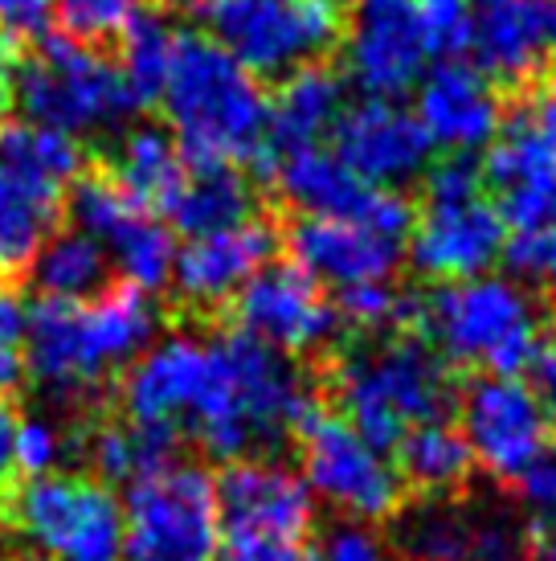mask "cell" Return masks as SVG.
I'll list each match as a JSON object with an SVG mask.
<instances>
[{"label":"cell","mask_w":556,"mask_h":561,"mask_svg":"<svg viewBox=\"0 0 556 561\" xmlns=\"http://www.w3.org/2000/svg\"><path fill=\"white\" fill-rule=\"evenodd\" d=\"M160 107L185 164L266 169L263 82L205 33H176Z\"/></svg>","instance_id":"cell-1"},{"label":"cell","mask_w":556,"mask_h":561,"mask_svg":"<svg viewBox=\"0 0 556 561\" xmlns=\"http://www.w3.org/2000/svg\"><path fill=\"white\" fill-rule=\"evenodd\" d=\"M155 336V304L131 283H111L86 304L37 299L25 324V374L62 398L103 390L131 369Z\"/></svg>","instance_id":"cell-2"},{"label":"cell","mask_w":556,"mask_h":561,"mask_svg":"<svg viewBox=\"0 0 556 561\" xmlns=\"http://www.w3.org/2000/svg\"><path fill=\"white\" fill-rule=\"evenodd\" d=\"M119 398L131 426H160L181 438L193 435L213 459L238 463L254 451L233 374L217 341L169 336L152 344L124 374Z\"/></svg>","instance_id":"cell-3"},{"label":"cell","mask_w":556,"mask_h":561,"mask_svg":"<svg viewBox=\"0 0 556 561\" xmlns=\"http://www.w3.org/2000/svg\"><path fill=\"white\" fill-rule=\"evenodd\" d=\"M340 414L369 447L385 455L414 426L447 422L459 405V381L447 357L417 332H389L344 348L332 365Z\"/></svg>","instance_id":"cell-4"},{"label":"cell","mask_w":556,"mask_h":561,"mask_svg":"<svg viewBox=\"0 0 556 561\" xmlns=\"http://www.w3.org/2000/svg\"><path fill=\"white\" fill-rule=\"evenodd\" d=\"M421 336L454 369H483V377H520L544 348L541 308L528 287L503 275L447 283L426 299Z\"/></svg>","instance_id":"cell-5"},{"label":"cell","mask_w":556,"mask_h":561,"mask_svg":"<svg viewBox=\"0 0 556 561\" xmlns=\"http://www.w3.org/2000/svg\"><path fill=\"white\" fill-rule=\"evenodd\" d=\"M421 214H414L409 259L426 279L466 283L487 275L508 242V226L483 193L479 164L471 157H447L426 169Z\"/></svg>","instance_id":"cell-6"},{"label":"cell","mask_w":556,"mask_h":561,"mask_svg":"<svg viewBox=\"0 0 556 561\" xmlns=\"http://www.w3.org/2000/svg\"><path fill=\"white\" fill-rule=\"evenodd\" d=\"M217 561H311V488L275 459H238L213 480Z\"/></svg>","instance_id":"cell-7"},{"label":"cell","mask_w":556,"mask_h":561,"mask_svg":"<svg viewBox=\"0 0 556 561\" xmlns=\"http://www.w3.org/2000/svg\"><path fill=\"white\" fill-rule=\"evenodd\" d=\"M205 37L254 79H287L344 42L340 0H201Z\"/></svg>","instance_id":"cell-8"},{"label":"cell","mask_w":556,"mask_h":561,"mask_svg":"<svg viewBox=\"0 0 556 561\" xmlns=\"http://www.w3.org/2000/svg\"><path fill=\"white\" fill-rule=\"evenodd\" d=\"M13 94L30 124L54 127L62 136L115 127L139 111L119 66L58 33H46L42 46L16 58Z\"/></svg>","instance_id":"cell-9"},{"label":"cell","mask_w":556,"mask_h":561,"mask_svg":"<svg viewBox=\"0 0 556 561\" xmlns=\"http://www.w3.org/2000/svg\"><path fill=\"white\" fill-rule=\"evenodd\" d=\"M119 561H217L213 476L197 463H169L127 483Z\"/></svg>","instance_id":"cell-10"},{"label":"cell","mask_w":556,"mask_h":561,"mask_svg":"<svg viewBox=\"0 0 556 561\" xmlns=\"http://www.w3.org/2000/svg\"><path fill=\"white\" fill-rule=\"evenodd\" d=\"M16 529L54 561H119L124 508L91 476H42L13 496Z\"/></svg>","instance_id":"cell-11"},{"label":"cell","mask_w":556,"mask_h":561,"mask_svg":"<svg viewBox=\"0 0 556 561\" xmlns=\"http://www.w3.org/2000/svg\"><path fill=\"white\" fill-rule=\"evenodd\" d=\"M303 483L327 504H336L352 520H385L405 504V483L385 455L369 447L336 410H311L299 426Z\"/></svg>","instance_id":"cell-12"},{"label":"cell","mask_w":556,"mask_h":561,"mask_svg":"<svg viewBox=\"0 0 556 561\" xmlns=\"http://www.w3.org/2000/svg\"><path fill=\"white\" fill-rule=\"evenodd\" d=\"M66 214L78 234L94 238L119 266V283H131L143 296L172 283L176 263V234L164 218H155L136 202H127L124 188L107 176V169L82 172L66 193Z\"/></svg>","instance_id":"cell-13"},{"label":"cell","mask_w":556,"mask_h":561,"mask_svg":"<svg viewBox=\"0 0 556 561\" xmlns=\"http://www.w3.org/2000/svg\"><path fill=\"white\" fill-rule=\"evenodd\" d=\"M278 197L299 218L360 221L377 234L405 242L414 230V205L397 188H372L332 148H303L270 164Z\"/></svg>","instance_id":"cell-14"},{"label":"cell","mask_w":556,"mask_h":561,"mask_svg":"<svg viewBox=\"0 0 556 561\" xmlns=\"http://www.w3.org/2000/svg\"><path fill=\"white\" fill-rule=\"evenodd\" d=\"M344 66L348 79L369 94L402 103L430 70L433 42L417 0H356L344 25Z\"/></svg>","instance_id":"cell-15"},{"label":"cell","mask_w":556,"mask_h":561,"mask_svg":"<svg viewBox=\"0 0 556 561\" xmlns=\"http://www.w3.org/2000/svg\"><path fill=\"white\" fill-rule=\"evenodd\" d=\"M454 414L471 459L508 483L520 480V471L548 447L553 435L541 398L520 377H475L466 390H459Z\"/></svg>","instance_id":"cell-16"},{"label":"cell","mask_w":556,"mask_h":561,"mask_svg":"<svg viewBox=\"0 0 556 561\" xmlns=\"http://www.w3.org/2000/svg\"><path fill=\"white\" fill-rule=\"evenodd\" d=\"M233 328L270 344L282 357H308L336 341L340 316L308 271L287 263H266L254 279L230 299Z\"/></svg>","instance_id":"cell-17"},{"label":"cell","mask_w":556,"mask_h":561,"mask_svg":"<svg viewBox=\"0 0 556 561\" xmlns=\"http://www.w3.org/2000/svg\"><path fill=\"white\" fill-rule=\"evenodd\" d=\"M217 348L233 374V390H238V402L246 414L254 451L282 447L287 438L299 435V426L311 419V410H320V398L311 393L299 365L275 353L270 344L230 328L225 336H217Z\"/></svg>","instance_id":"cell-18"},{"label":"cell","mask_w":556,"mask_h":561,"mask_svg":"<svg viewBox=\"0 0 556 561\" xmlns=\"http://www.w3.org/2000/svg\"><path fill=\"white\" fill-rule=\"evenodd\" d=\"M332 152L372 188H397L430 169L433 140L417 115L389 99H360L332 124Z\"/></svg>","instance_id":"cell-19"},{"label":"cell","mask_w":556,"mask_h":561,"mask_svg":"<svg viewBox=\"0 0 556 561\" xmlns=\"http://www.w3.org/2000/svg\"><path fill=\"white\" fill-rule=\"evenodd\" d=\"M466 54L495 87L536 82L556 62V0H471Z\"/></svg>","instance_id":"cell-20"},{"label":"cell","mask_w":556,"mask_h":561,"mask_svg":"<svg viewBox=\"0 0 556 561\" xmlns=\"http://www.w3.org/2000/svg\"><path fill=\"white\" fill-rule=\"evenodd\" d=\"M479 164L483 193L511 234H528L556 221V144L528 124H511L495 136Z\"/></svg>","instance_id":"cell-21"},{"label":"cell","mask_w":556,"mask_h":561,"mask_svg":"<svg viewBox=\"0 0 556 561\" xmlns=\"http://www.w3.org/2000/svg\"><path fill=\"white\" fill-rule=\"evenodd\" d=\"M414 115L433 148H450V157L479 152L503 131V103L495 82L483 79L466 58L430 62L417 82Z\"/></svg>","instance_id":"cell-22"},{"label":"cell","mask_w":556,"mask_h":561,"mask_svg":"<svg viewBox=\"0 0 556 561\" xmlns=\"http://www.w3.org/2000/svg\"><path fill=\"white\" fill-rule=\"evenodd\" d=\"M278 242H282L278 226L266 221L263 214L233 226V230H221V234L188 238L185 247H176L172 287L193 308H221L266 263H275Z\"/></svg>","instance_id":"cell-23"},{"label":"cell","mask_w":556,"mask_h":561,"mask_svg":"<svg viewBox=\"0 0 556 561\" xmlns=\"http://www.w3.org/2000/svg\"><path fill=\"white\" fill-rule=\"evenodd\" d=\"M278 238L299 271H308L315 283H327L336 291L360 283H389L402 266L405 247L360 221L336 218H294Z\"/></svg>","instance_id":"cell-24"},{"label":"cell","mask_w":556,"mask_h":561,"mask_svg":"<svg viewBox=\"0 0 556 561\" xmlns=\"http://www.w3.org/2000/svg\"><path fill=\"white\" fill-rule=\"evenodd\" d=\"M344 107V79L327 62L287 75L275 99H266V172L291 152L320 148V136L332 131Z\"/></svg>","instance_id":"cell-25"},{"label":"cell","mask_w":556,"mask_h":561,"mask_svg":"<svg viewBox=\"0 0 556 561\" xmlns=\"http://www.w3.org/2000/svg\"><path fill=\"white\" fill-rule=\"evenodd\" d=\"M66 188L0 164V279H13L33 263V254L58 230Z\"/></svg>","instance_id":"cell-26"},{"label":"cell","mask_w":556,"mask_h":561,"mask_svg":"<svg viewBox=\"0 0 556 561\" xmlns=\"http://www.w3.org/2000/svg\"><path fill=\"white\" fill-rule=\"evenodd\" d=\"M103 169L115 185L124 188L127 202H136L139 209H148L155 218H169L188 181V164L181 157V148L160 127L127 131L115 160H107Z\"/></svg>","instance_id":"cell-27"},{"label":"cell","mask_w":556,"mask_h":561,"mask_svg":"<svg viewBox=\"0 0 556 561\" xmlns=\"http://www.w3.org/2000/svg\"><path fill=\"white\" fill-rule=\"evenodd\" d=\"M258 218V197L246 169L233 164H188V181L172 205V234L205 238Z\"/></svg>","instance_id":"cell-28"},{"label":"cell","mask_w":556,"mask_h":561,"mask_svg":"<svg viewBox=\"0 0 556 561\" xmlns=\"http://www.w3.org/2000/svg\"><path fill=\"white\" fill-rule=\"evenodd\" d=\"M30 275L42 299L86 304L111 287V259L94 238L78 234V230H54L46 247L33 254Z\"/></svg>","instance_id":"cell-29"},{"label":"cell","mask_w":556,"mask_h":561,"mask_svg":"<svg viewBox=\"0 0 556 561\" xmlns=\"http://www.w3.org/2000/svg\"><path fill=\"white\" fill-rule=\"evenodd\" d=\"M397 455V476L405 488L417 492H454L459 483H466V476L475 471L471 447H466L463 431L454 422H426L414 426L409 435L393 447Z\"/></svg>","instance_id":"cell-30"},{"label":"cell","mask_w":556,"mask_h":561,"mask_svg":"<svg viewBox=\"0 0 556 561\" xmlns=\"http://www.w3.org/2000/svg\"><path fill=\"white\" fill-rule=\"evenodd\" d=\"M181 435L160 426H131V422H107L86 443V459L99 471V483H136L148 471H160L176 463Z\"/></svg>","instance_id":"cell-31"},{"label":"cell","mask_w":556,"mask_h":561,"mask_svg":"<svg viewBox=\"0 0 556 561\" xmlns=\"http://www.w3.org/2000/svg\"><path fill=\"white\" fill-rule=\"evenodd\" d=\"M172 49H176V33L169 30V21L155 9L139 4V13L119 33V62H115L127 82V91L136 94L139 107L160 103V91L169 82Z\"/></svg>","instance_id":"cell-32"},{"label":"cell","mask_w":556,"mask_h":561,"mask_svg":"<svg viewBox=\"0 0 556 561\" xmlns=\"http://www.w3.org/2000/svg\"><path fill=\"white\" fill-rule=\"evenodd\" d=\"M0 164L30 172L46 185L70 188L82 176V148L74 136L21 119V124L0 127Z\"/></svg>","instance_id":"cell-33"},{"label":"cell","mask_w":556,"mask_h":561,"mask_svg":"<svg viewBox=\"0 0 556 561\" xmlns=\"http://www.w3.org/2000/svg\"><path fill=\"white\" fill-rule=\"evenodd\" d=\"M475 516L454 504H426L402 525L405 561H471Z\"/></svg>","instance_id":"cell-34"},{"label":"cell","mask_w":556,"mask_h":561,"mask_svg":"<svg viewBox=\"0 0 556 561\" xmlns=\"http://www.w3.org/2000/svg\"><path fill=\"white\" fill-rule=\"evenodd\" d=\"M139 13V0H54V16L58 21V37L74 42V46L99 49L107 42H119L127 21Z\"/></svg>","instance_id":"cell-35"},{"label":"cell","mask_w":556,"mask_h":561,"mask_svg":"<svg viewBox=\"0 0 556 561\" xmlns=\"http://www.w3.org/2000/svg\"><path fill=\"white\" fill-rule=\"evenodd\" d=\"M516 279L536 283L548 296H556V221L528 230V234H508L503 254H499Z\"/></svg>","instance_id":"cell-36"},{"label":"cell","mask_w":556,"mask_h":561,"mask_svg":"<svg viewBox=\"0 0 556 561\" xmlns=\"http://www.w3.org/2000/svg\"><path fill=\"white\" fill-rule=\"evenodd\" d=\"M25 324L30 308L13 291V279H0V393H9L25 381Z\"/></svg>","instance_id":"cell-37"},{"label":"cell","mask_w":556,"mask_h":561,"mask_svg":"<svg viewBox=\"0 0 556 561\" xmlns=\"http://www.w3.org/2000/svg\"><path fill=\"white\" fill-rule=\"evenodd\" d=\"M516 496L524 504V513L532 516L536 533L556 525V447L548 443L516 480Z\"/></svg>","instance_id":"cell-38"},{"label":"cell","mask_w":556,"mask_h":561,"mask_svg":"<svg viewBox=\"0 0 556 561\" xmlns=\"http://www.w3.org/2000/svg\"><path fill=\"white\" fill-rule=\"evenodd\" d=\"M62 447H66V438L54 422L21 419V426H16V471H21V476H30V480L54 476Z\"/></svg>","instance_id":"cell-39"},{"label":"cell","mask_w":556,"mask_h":561,"mask_svg":"<svg viewBox=\"0 0 556 561\" xmlns=\"http://www.w3.org/2000/svg\"><path fill=\"white\" fill-rule=\"evenodd\" d=\"M417 9L426 16L433 54L438 58H463L466 30H471V0H417Z\"/></svg>","instance_id":"cell-40"},{"label":"cell","mask_w":556,"mask_h":561,"mask_svg":"<svg viewBox=\"0 0 556 561\" xmlns=\"http://www.w3.org/2000/svg\"><path fill=\"white\" fill-rule=\"evenodd\" d=\"M311 561H389V549L364 525H336L320 546H311Z\"/></svg>","instance_id":"cell-41"},{"label":"cell","mask_w":556,"mask_h":561,"mask_svg":"<svg viewBox=\"0 0 556 561\" xmlns=\"http://www.w3.org/2000/svg\"><path fill=\"white\" fill-rule=\"evenodd\" d=\"M528 537L508 516H475V549L471 561H524Z\"/></svg>","instance_id":"cell-42"},{"label":"cell","mask_w":556,"mask_h":561,"mask_svg":"<svg viewBox=\"0 0 556 561\" xmlns=\"http://www.w3.org/2000/svg\"><path fill=\"white\" fill-rule=\"evenodd\" d=\"M54 0H0V33L4 37H46Z\"/></svg>","instance_id":"cell-43"},{"label":"cell","mask_w":556,"mask_h":561,"mask_svg":"<svg viewBox=\"0 0 556 561\" xmlns=\"http://www.w3.org/2000/svg\"><path fill=\"white\" fill-rule=\"evenodd\" d=\"M528 124L541 131L544 140L556 144V62L532 82V99H528Z\"/></svg>","instance_id":"cell-44"},{"label":"cell","mask_w":556,"mask_h":561,"mask_svg":"<svg viewBox=\"0 0 556 561\" xmlns=\"http://www.w3.org/2000/svg\"><path fill=\"white\" fill-rule=\"evenodd\" d=\"M16 426H21V414L9 393H0V496L13 492L16 483Z\"/></svg>","instance_id":"cell-45"},{"label":"cell","mask_w":556,"mask_h":561,"mask_svg":"<svg viewBox=\"0 0 556 561\" xmlns=\"http://www.w3.org/2000/svg\"><path fill=\"white\" fill-rule=\"evenodd\" d=\"M532 390L548 414V426L556 431V341H544L541 357L532 360Z\"/></svg>","instance_id":"cell-46"},{"label":"cell","mask_w":556,"mask_h":561,"mask_svg":"<svg viewBox=\"0 0 556 561\" xmlns=\"http://www.w3.org/2000/svg\"><path fill=\"white\" fill-rule=\"evenodd\" d=\"M16 58H21V49H16V42H13V37H4V33H0V127L9 124V111H13V103H16V94H13Z\"/></svg>","instance_id":"cell-47"},{"label":"cell","mask_w":556,"mask_h":561,"mask_svg":"<svg viewBox=\"0 0 556 561\" xmlns=\"http://www.w3.org/2000/svg\"><path fill=\"white\" fill-rule=\"evenodd\" d=\"M536 561H556V525L536 533Z\"/></svg>","instance_id":"cell-48"},{"label":"cell","mask_w":556,"mask_h":561,"mask_svg":"<svg viewBox=\"0 0 556 561\" xmlns=\"http://www.w3.org/2000/svg\"><path fill=\"white\" fill-rule=\"evenodd\" d=\"M169 4H193V0H169Z\"/></svg>","instance_id":"cell-49"}]
</instances>
